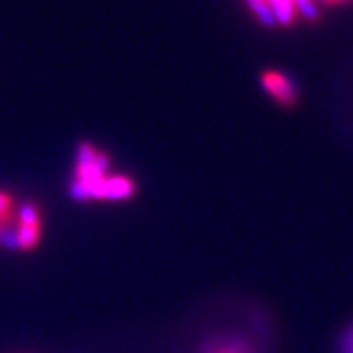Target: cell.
<instances>
[{
	"mask_svg": "<svg viewBox=\"0 0 353 353\" xmlns=\"http://www.w3.org/2000/svg\"><path fill=\"white\" fill-rule=\"evenodd\" d=\"M110 157L92 143H81L70 192L81 201H125L137 192L130 176L108 174Z\"/></svg>",
	"mask_w": 353,
	"mask_h": 353,
	"instance_id": "cell-1",
	"label": "cell"
},
{
	"mask_svg": "<svg viewBox=\"0 0 353 353\" xmlns=\"http://www.w3.org/2000/svg\"><path fill=\"white\" fill-rule=\"evenodd\" d=\"M13 246L22 251H32L41 239V208L29 201L18 210L14 221Z\"/></svg>",
	"mask_w": 353,
	"mask_h": 353,
	"instance_id": "cell-2",
	"label": "cell"
},
{
	"mask_svg": "<svg viewBox=\"0 0 353 353\" xmlns=\"http://www.w3.org/2000/svg\"><path fill=\"white\" fill-rule=\"evenodd\" d=\"M260 83L274 103H278L280 106L294 108L298 103V88L291 77L283 72L265 70L260 77Z\"/></svg>",
	"mask_w": 353,
	"mask_h": 353,
	"instance_id": "cell-3",
	"label": "cell"
},
{
	"mask_svg": "<svg viewBox=\"0 0 353 353\" xmlns=\"http://www.w3.org/2000/svg\"><path fill=\"white\" fill-rule=\"evenodd\" d=\"M203 353H253L250 346L241 339H221L214 341L206 346Z\"/></svg>",
	"mask_w": 353,
	"mask_h": 353,
	"instance_id": "cell-4",
	"label": "cell"
},
{
	"mask_svg": "<svg viewBox=\"0 0 353 353\" xmlns=\"http://www.w3.org/2000/svg\"><path fill=\"white\" fill-rule=\"evenodd\" d=\"M268 2L271 6V11H273L276 22L289 26L294 20L296 6L292 0H268Z\"/></svg>",
	"mask_w": 353,
	"mask_h": 353,
	"instance_id": "cell-5",
	"label": "cell"
},
{
	"mask_svg": "<svg viewBox=\"0 0 353 353\" xmlns=\"http://www.w3.org/2000/svg\"><path fill=\"white\" fill-rule=\"evenodd\" d=\"M17 221V214H14V201L11 194L0 190V223L4 226H9Z\"/></svg>",
	"mask_w": 353,
	"mask_h": 353,
	"instance_id": "cell-6",
	"label": "cell"
},
{
	"mask_svg": "<svg viewBox=\"0 0 353 353\" xmlns=\"http://www.w3.org/2000/svg\"><path fill=\"white\" fill-rule=\"evenodd\" d=\"M248 4H250V8L253 9V13L259 17V20L264 23V26H274V23H276L268 0H248Z\"/></svg>",
	"mask_w": 353,
	"mask_h": 353,
	"instance_id": "cell-7",
	"label": "cell"
},
{
	"mask_svg": "<svg viewBox=\"0 0 353 353\" xmlns=\"http://www.w3.org/2000/svg\"><path fill=\"white\" fill-rule=\"evenodd\" d=\"M292 2L296 6V11L307 20H316L318 18V8L314 4V0H292Z\"/></svg>",
	"mask_w": 353,
	"mask_h": 353,
	"instance_id": "cell-8",
	"label": "cell"
},
{
	"mask_svg": "<svg viewBox=\"0 0 353 353\" xmlns=\"http://www.w3.org/2000/svg\"><path fill=\"white\" fill-rule=\"evenodd\" d=\"M341 350H343V353H353V327L345 334V339H343Z\"/></svg>",
	"mask_w": 353,
	"mask_h": 353,
	"instance_id": "cell-9",
	"label": "cell"
},
{
	"mask_svg": "<svg viewBox=\"0 0 353 353\" xmlns=\"http://www.w3.org/2000/svg\"><path fill=\"white\" fill-rule=\"evenodd\" d=\"M327 2H334V0H327Z\"/></svg>",
	"mask_w": 353,
	"mask_h": 353,
	"instance_id": "cell-10",
	"label": "cell"
},
{
	"mask_svg": "<svg viewBox=\"0 0 353 353\" xmlns=\"http://www.w3.org/2000/svg\"><path fill=\"white\" fill-rule=\"evenodd\" d=\"M334 2H339V0H334Z\"/></svg>",
	"mask_w": 353,
	"mask_h": 353,
	"instance_id": "cell-11",
	"label": "cell"
}]
</instances>
